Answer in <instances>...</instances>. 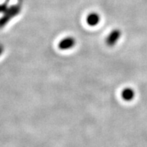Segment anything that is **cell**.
Masks as SVG:
<instances>
[{"label":"cell","mask_w":147,"mask_h":147,"mask_svg":"<svg viewBox=\"0 0 147 147\" xmlns=\"http://www.w3.org/2000/svg\"><path fill=\"white\" fill-rule=\"evenodd\" d=\"M20 11L21 6L20 5H15L11 6V7H8L5 12L3 17L0 19V28L5 26L8 21L11 20L15 16L19 14Z\"/></svg>","instance_id":"obj_1"},{"label":"cell","mask_w":147,"mask_h":147,"mask_svg":"<svg viewBox=\"0 0 147 147\" xmlns=\"http://www.w3.org/2000/svg\"><path fill=\"white\" fill-rule=\"evenodd\" d=\"M121 36L122 32L118 28L113 29L105 38V43L109 47H114L121 38Z\"/></svg>","instance_id":"obj_2"},{"label":"cell","mask_w":147,"mask_h":147,"mask_svg":"<svg viewBox=\"0 0 147 147\" xmlns=\"http://www.w3.org/2000/svg\"><path fill=\"white\" fill-rule=\"evenodd\" d=\"M76 44V40L74 37L72 36H67L61 40V41L58 43V47L60 50L67 51L74 48Z\"/></svg>","instance_id":"obj_3"},{"label":"cell","mask_w":147,"mask_h":147,"mask_svg":"<svg viewBox=\"0 0 147 147\" xmlns=\"http://www.w3.org/2000/svg\"><path fill=\"white\" fill-rule=\"evenodd\" d=\"M100 15L96 12H91L86 17V22L90 27H95L98 26L100 22Z\"/></svg>","instance_id":"obj_4"},{"label":"cell","mask_w":147,"mask_h":147,"mask_svg":"<svg viewBox=\"0 0 147 147\" xmlns=\"http://www.w3.org/2000/svg\"><path fill=\"white\" fill-rule=\"evenodd\" d=\"M121 97L123 101L131 102L135 97V92L131 88H125L121 92Z\"/></svg>","instance_id":"obj_5"},{"label":"cell","mask_w":147,"mask_h":147,"mask_svg":"<svg viewBox=\"0 0 147 147\" xmlns=\"http://www.w3.org/2000/svg\"><path fill=\"white\" fill-rule=\"evenodd\" d=\"M7 8L8 7H7V3H3L0 5V13H5Z\"/></svg>","instance_id":"obj_6"},{"label":"cell","mask_w":147,"mask_h":147,"mask_svg":"<svg viewBox=\"0 0 147 147\" xmlns=\"http://www.w3.org/2000/svg\"><path fill=\"white\" fill-rule=\"evenodd\" d=\"M3 50H4V47L2 45L0 44V55L2 54V52H3Z\"/></svg>","instance_id":"obj_7"}]
</instances>
